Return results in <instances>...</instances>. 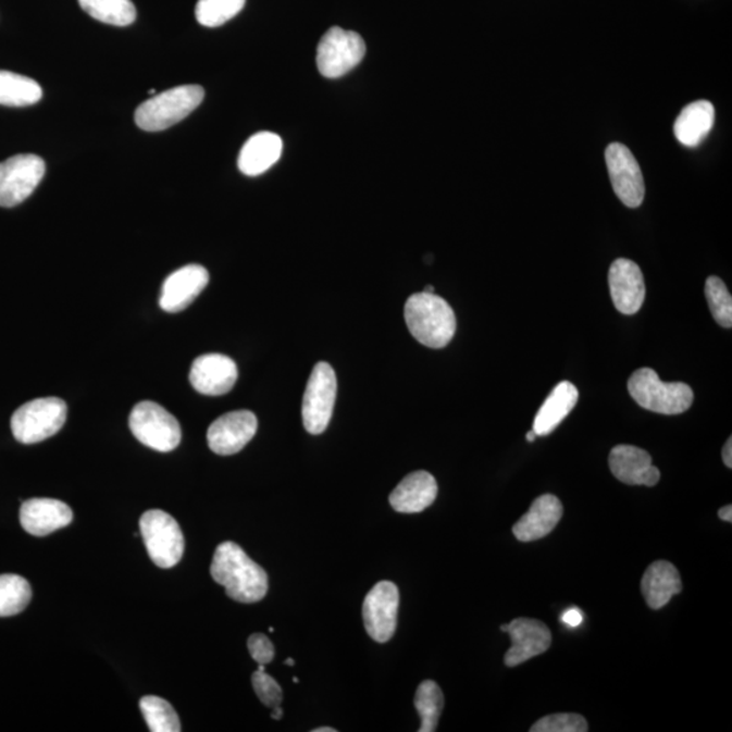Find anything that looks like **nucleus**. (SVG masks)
<instances>
[{"instance_id":"412c9836","label":"nucleus","mask_w":732,"mask_h":732,"mask_svg":"<svg viewBox=\"0 0 732 732\" xmlns=\"http://www.w3.org/2000/svg\"><path fill=\"white\" fill-rule=\"evenodd\" d=\"M436 479L426 471L407 475L389 495V504L399 513H421L437 498Z\"/></svg>"},{"instance_id":"ea45409f","label":"nucleus","mask_w":732,"mask_h":732,"mask_svg":"<svg viewBox=\"0 0 732 732\" xmlns=\"http://www.w3.org/2000/svg\"><path fill=\"white\" fill-rule=\"evenodd\" d=\"M536 437H537V436H536V433L533 432V431L526 434V439H528V442H530V443L535 442Z\"/></svg>"},{"instance_id":"6e6552de","label":"nucleus","mask_w":732,"mask_h":732,"mask_svg":"<svg viewBox=\"0 0 732 732\" xmlns=\"http://www.w3.org/2000/svg\"><path fill=\"white\" fill-rule=\"evenodd\" d=\"M367 53L364 38L359 33L334 26L318 46L317 64L324 78L338 79L361 63Z\"/></svg>"},{"instance_id":"20e7f679","label":"nucleus","mask_w":732,"mask_h":732,"mask_svg":"<svg viewBox=\"0 0 732 732\" xmlns=\"http://www.w3.org/2000/svg\"><path fill=\"white\" fill-rule=\"evenodd\" d=\"M629 393L637 405L663 415H679L691 409L693 390L685 383H663L652 368H642L629 380Z\"/></svg>"},{"instance_id":"a19ab883","label":"nucleus","mask_w":732,"mask_h":732,"mask_svg":"<svg viewBox=\"0 0 732 732\" xmlns=\"http://www.w3.org/2000/svg\"><path fill=\"white\" fill-rule=\"evenodd\" d=\"M313 732H337V730L333 728H321V729H315Z\"/></svg>"},{"instance_id":"4be33fe9","label":"nucleus","mask_w":732,"mask_h":732,"mask_svg":"<svg viewBox=\"0 0 732 732\" xmlns=\"http://www.w3.org/2000/svg\"><path fill=\"white\" fill-rule=\"evenodd\" d=\"M284 142L273 132H260L245 142L239 153L238 168L249 177L266 173L280 161Z\"/></svg>"},{"instance_id":"2f4dec72","label":"nucleus","mask_w":732,"mask_h":732,"mask_svg":"<svg viewBox=\"0 0 732 732\" xmlns=\"http://www.w3.org/2000/svg\"><path fill=\"white\" fill-rule=\"evenodd\" d=\"M706 297L709 310L720 326L732 327V297L728 286L719 277H709L706 283Z\"/></svg>"},{"instance_id":"9d476101","label":"nucleus","mask_w":732,"mask_h":732,"mask_svg":"<svg viewBox=\"0 0 732 732\" xmlns=\"http://www.w3.org/2000/svg\"><path fill=\"white\" fill-rule=\"evenodd\" d=\"M46 175L42 158L24 153L0 163V207L13 208L24 202Z\"/></svg>"},{"instance_id":"e433bc0d","label":"nucleus","mask_w":732,"mask_h":732,"mask_svg":"<svg viewBox=\"0 0 732 732\" xmlns=\"http://www.w3.org/2000/svg\"><path fill=\"white\" fill-rule=\"evenodd\" d=\"M723 461L725 467L732 468V438L728 439L723 448Z\"/></svg>"},{"instance_id":"79ce46f5","label":"nucleus","mask_w":732,"mask_h":732,"mask_svg":"<svg viewBox=\"0 0 732 732\" xmlns=\"http://www.w3.org/2000/svg\"><path fill=\"white\" fill-rule=\"evenodd\" d=\"M434 290H436V289H434L433 285H427L425 290H423V291H426V294H434Z\"/></svg>"},{"instance_id":"473e14b6","label":"nucleus","mask_w":732,"mask_h":732,"mask_svg":"<svg viewBox=\"0 0 732 732\" xmlns=\"http://www.w3.org/2000/svg\"><path fill=\"white\" fill-rule=\"evenodd\" d=\"M586 719L578 714H554L532 725L531 732H586Z\"/></svg>"},{"instance_id":"6ab92c4d","label":"nucleus","mask_w":732,"mask_h":732,"mask_svg":"<svg viewBox=\"0 0 732 732\" xmlns=\"http://www.w3.org/2000/svg\"><path fill=\"white\" fill-rule=\"evenodd\" d=\"M609 467L616 479L630 486L653 487L660 472L653 466L652 455L634 445H618L609 455Z\"/></svg>"},{"instance_id":"1a4fd4ad","label":"nucleus","mask_w":732,"mask_h":732,"mask_svg":"<svg viewBox=\"0 0 732 732\" xmlns=\"http://www.w3.org/2000/svg\"><path fill=\"white\" fill-rule=\"evenodd\" d=\"M337 398V376L327 362H319L308 380L302 398V423L311 434H322L332 421Z\"/></svg>"},{"instance_id":"0eeeda50","label":"nucleus","mask_w":732,"mask_h":732,"mask_svg":"<svg viewBox=\"0 0 732 732\" xmlns=\"http://www.w3.org/2000/svg\"><path fill=\"white\" fill-rule=\"evenodd\" d=\"M140 533L148 555L161 569H172L183 559L185 538L178 522L163 510H148L140 519Z\"/></svg>"},{"instance_id":"37998d69","label":"nucleus","mask_w":732,"mask_h":732,"mask_svg":"<svg viewBox=\"0 0 732 732\" xmlns=\"http://www.w3.org/2000/svg\"><path fill=\"white\" fill-rule=\"evenodd\" d=\"M285 663L288 665V666H294V665H295V660L291 659V658H288V659L285 660Z\"/></svg>"},{"instance_id":"a211bd4d","label":"nucleus","mask_w":732,"mask_h":732,"mask_svg":"<svg viewBox=\"0 0 732 732\" xmlns=\"http://www.w3.org/2000/svg\"><path fill=\"white\" fill-rule=\"evenodd\" d=\"M209 283V273L201 265H187L170 274L162 286L161 305L166 312L186 310Z\"/></svg>"},{"instance_id":"b1692460","label":"nucleus","mask_w":732,"mask_h":732,"mask_svg":"<svg viewBox=\"0 0 732 732\" xmlns=\"http://www.w3.org/2000/svg\"><path fill=\"white\" fill-rule=\"evenodd\" d=\"M578 398H580V394H578L574 384L561 382L556 385L538 410L535 423H533V432L536 433V436H548L553 433L574 409Z\"/></svg>"},{"instance_id":"39448f33","label":"nucleus","mask_w":732,"mask_h":732,"mask_svg":"<svg viewBox=\"0 0 732 732\" xmlns=\"http://www.w3.org/2000/svg\"><path fill=\"white\" fill-rule=\"evenodd\" d=\"M67 420V405L59 398H40L21 406L11 418V431L21 444H37L54 436Z\"/></svg>"},{"instance_id":"c03bdc74","label":"nucleus","mask_w":732,"mask_h":732,"mask_svg":"<svg viewBox=\"0 0 732 732\" xmlns=\"http://www.w3.org/2000/svg\"><path fill=\"white\" fill-rule=\"evenodd\" d=\"M150 94H151V96H153V94H156V90H153V89L150 90Z\"/></svg>"},{"instance_id":"7ed1b4c3","label":"nucleus","mask_w":732,"mask_h":732,"mask_svg":"<svg viewBox=\"0 0 732 732\" xmlns=\"http://www.w3.org/2000/svg\"><path fill=\"white\" fill-rule=\"evenodd\" d=\"M206 97L201 86L185 85L158 94L136 109L137 126L147 132L172 128L200 107Z\"/></svg>"},{"instance_id":"58836bf2","label":"nucleus","mask_w":732,"mask_h":732,"mask_svg":"<svg viewBox=\"0 0 732 732\" xmlns=\"http://www.w3.org/2000/svg\"><path fill=\"white\" fill-rule=\"evenodd\" d=\"M272 718L274 720H280L283 718V709H281V706L273 708Z\"/></svg>"},{"instance_id":"c756f323","label":"nucleus","mask_w":732,"mask_h":732,"mask_svg":"<svg viewBox=\"0 0 732 732\" xmlns=\"http://www.w3.org/2000/svg\"><path fill=\"white\" fill-rule=\"evenodd\" d=\"M140 709L148 728L152 732H179L181 722L172 704L157 696H146L140 700Z\"/></svg>"},{"instance_id":"f03ea898","label":"nucleus","mask_w":732,"mask_h":732,"mask_svg":"<svg viewBox=\"0 0 732 732\" xmlns=\"http://www.w3.org/2000/svg\"><path fill=\"white\" fill-rule=\"evenodd\" d=\"M405 319L412 337L432 349H442L454 339L456 317L452 307L436 294H415L405 307Z\"/></svg>"},{"instance_id":"c9c22d12","label":"nucleus","mask_w":732,"mask_h":732,"mask_svg":"<svg viewBox=\"0 0 732 732\" xmlns=\"http://www.w3.org/2000/svg\"><path fill=\"white\" fill-rule=\"evenodd\" d=\"M561 621H563L567 626H570V629H576V626L582 624L583 615L580 609L571 608L566 610L563 616H561Z\"/></svg>"},{"instance_id":"9b49d317","label":"nucleus","mask_w":732,"mask_h":732,"mask_svg":"<svg viewBox=\"0 0 732 732\" xmlns=\"http://www.w3.org/2000/svg\"><path fill=\"white\" fill-rule=\"evenodd\" d=\"M605 162L619 200L629 208L641 207L646 187L640 163L630 148L621 142H612L605 150Z\"/></svg>"},{"instance_id":"2eb2a0df","label":"nucleus","mask_w":732,"mask_h":732,"mask_svg":"<svg viewBox=\"0 0 732 732\" xmlns=\"http://www.w3.org/2000/svg\"><path fill=\"white\" fill-rule=\"evenodd\" d=\"M609 288L616 310L624 315H635L646 299L641 268L634 261L619 258L609 269Z\"/></svg>"},{"instance_id":"f257e3e1","label":"nucleus","mask_w":732,"mask_h":732,"mask_svg":"<svg viewBox=\"0 0 732 732\" xmlns=\"http://www.w3.org/2000/svg\"><path fill=\"white\" fill-rule=\"evenodd\" d=\"M211 575L234 601L255 604L266 596V571L233 542L222 543L214 550Z\"/></svg>"},{"instance_id":"4c0bfd02","label":"nucleus","mask_w":732,"mask_h":732,"mask_svg":"<svg viewBox=\"0 0 732 732\" xmlns=\"http://www.w3.org/2000/svg\"><path fill=\"white\" fill-rule=\"evenodd\" d=\"M719 519L725 522H732V506L728 505L719 510Z\"/></svg>"},{"instance_id":"c85d7f7f","label":"nucleus","mask_w":732,"mask_h":732,"mask_svg":"<svg viewBox=\"0 0 732 732\" xmlns=\"http://www.w3.org/2000/svg\"><path fill=\"white\" fill-rule=\"evenodd\" d=\"M414 704L421 717L420 732H434L437 730L439 717L444 708L443 691L434 681H423L418 686Z\"/></svg>"},{"instance_id":"f704fd0d","label":"nucleus","mask_w":732,"mask_h":732,"mask_svg":"<svg viewBox=\"0 0 732 732\" xmlns=\"http://www.w3.org/2000/svg\"><path fill=\"white\" fill-rule=\"evenodd\" d=\"M247 647L251 658L256 660L258 665L266 666L271 663L274 658V646L269 637L263 634H255L249 637L247 642Z\"/></svg>"},{"instance_id":"393cba45","label":"nucleus","mask_w":732,"mask_h":732,"mask_svg":"<svg viewBox=\"0 0 732 732\" xmlns=\"http://www.w3.org/2000/svg\"><path fill=\"white\" fill-rule=\"evenodd\" d=\"M715 123V108L711 102L696 101L687 104L674 123L677 140L685 147H697L706 139Z\"/></svg>"},{"instance_id":"7c9ffc66","label":"nucleus","mask_w":732,"mask_h":732,"mask_svg":"<svg viewBox=\"0 0 732 732\" xmlns=\"http://www.w3.org/2000/svg\"><path fill=\"white\" fill-rule=\"evenodd\" d=\"M245 3L246 0H198L196 18L202 26H222L239 14Z\"/></svg>"},{"instance_id":"f8f14e48","label":"nucleus","mask_w":732,"mask_h":732,"mask_svg":"<svg viewBox=\"0 0 732 732\" xmlns=\"http://www.w3.org/2000/svg\"><path fill=\"white\" fill-rule=\"evenodd\" d=\"M399 591L395 583L383 581L367 594L362 605V616L368 635L373 641H390L398 624Z\"/></svg>"},{"instance_id":"dca6fc26","label":"nucleus","mask_w":732,"mask_h":732,"mask_svg":"<svg viewBox=\"0 0 732 732\" xmlns=\"http://www.w3.org/2000/svg\"><path fill=\"white\" fill-rule=\"evenodd\" d=\"M238 380V367L224 355L197 357L190 369L193 388L202 395L222 396L228 394Z\"/></svg>"},{"instance_id":"4468645a","label":"nucleus","mask_w":732,"mask_h":732,"mask_svg":"<svg viewBox=\"0 0 732 732\" xmlns=\"http://www.w3.org/2000/svg\"><path fill=\"white\" fill-rule=\"evenodd\" d=\"M500 631L508 632L511 640V647L505 655L509 668L546 653L553 643L548 626L536 619L519 618L500 626Z\"/></svg>"},{"instance_id":"cd10ccee","label":"nucleus","mask_w":732,"mask_h":732,"mask_svg":"<svg viewBox=\"0 0 732 732\" xmlns=\"http://www.w3.org/2000/svg\"><path fill=\"white\" fill-rule=\"evenodd\" d=\"M32 599L29 582L20 575H0V618H10L25 610Z\"/></svg>"},{"instance_id":"f3484780","label":"nucleus","mask_w":732,"mask_h":732,"mask_svg":"<svg viewBox=\"0 0 732 732\" xmlns=\"http://www.w3.org/2000/svg\"><path fill=\"white\" fill-rule=\"evenodd\" d=\"M74 514L69 505L51 498H33L22 504L21 525L33 536H47L73 522Z\"/></svg>"},{"instance_id":"ddd939ff","label":"nucleus","mask_w":732,"mask_h":732,"mask_svg":"<svg viewBox=\"0 0 732 732\" xmlns=\"http://www.w3.org/2000/svg\"><path fill=\"white\" fill-rule=\"evenodd\" d=\"M258 420L255 412L239 410L218 418L208 429V445L212 452L231 456L240 452L256 436Z\"/></svg>"},{"instance_id":"a878e982","label":"nucleus","mask_w":732,"mask_h":732,"mask_svg":"<svg viewBox=\"0 0 732 732\" xmlns=\"http://www.w3.org/2000/svg\"><path fill=\"white\" fill-rule=\"evenodd\" d=\"M42 98L41 86L27 76L0 70V104L24 108Z\"/></svg>"},{"instance_id":"aec40b11","label":"nucleus","mask_w":732,"mask_h":732,"mask_svg":"<svg viewBox=\"0 0 732 732\" xmlns=\"http://www.w3.org/2000/svg\"><path fill=\"white\" fill-rule=\"evenodd\" d=\"M563 517V505L553 494L542 495L532 504L525 516L513 526L517 541L530 543L541 541L553 532Z\"/></svg>"},{"instance_id":"5701e85b","label":"nucleus","mask_w":732,"mask_h":732,"mask_svg":"<svg viewBox=\"0 0 732 732\" xmlns=\"http://www.w3.org/2000/svg\"><path fill=\"white\" fill-rule=\"evenodd\" d=\"M642 593L649 608L662 609L682 592L679 570L670 561L658 560L648 566L642 578Z\"/></svg>"},{"instance_id":"72a5a7b5","label":"nucleus","mask_w":732,"mask_h":732,"mask_svg":"<svg viewBox=\"0 0 732 732\" xmlns=\"http://www.w3.org/2000/svg\"><path fill=\"white\" fill-rule=\"evenodd\" d=\"M252 687H255L258 698L268 708L273 709L281 706L283 690L273 677L265 673V666L260 665V668L252 674Z\"/></svg>"},{"instance_id":"bb28decb","label":"nucleus","mask_w":732,"mask_h":732,"mask_svg":"<svg viewBox=\"0 0 732 732\" xmlns=\"http://www.w3.org/2000/svg\"><path fill=\"white\" fill-rule=\"evenodd\" d=\"M80 8L94 20L114 26H129L136 21L131 0H79Z\"/></svg>"},{"instance_id":"423d86ee","label":"nucleus","mask_w":732,"mask_h":732,"mask_svg":"<svg viewBox=\"0 0 732 732\" xmlns=\"http://www.w3.org/2000/svg\"><path fill=\"white\" fill-rule=\"evenodd\" d=\"M129 427L142 445L158 452H172L183 438L177 418L156 401L136 405L131 412Z\"/></svg>"}]
</instances>
